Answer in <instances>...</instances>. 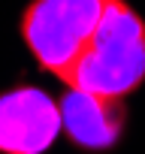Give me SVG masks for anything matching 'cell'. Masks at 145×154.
<instances>
[{"label":"cell","mask_w":145,"mask_h":154,"mask_svg":"<svg viewBox=\"0 0 145 154\" xmlns=\"http://www.w3.org/2000/svg\"><path fill=\"white\" fill-rule=\"evenodd\" d=\"M112 0H30L18 15V36L33 63L69 85Z\"/></svg>","instance_id":"6da1fadb"},{"label":"cell","mask_w":145,"mask_h":154,"mask_svg":"<svg viewBox=\"0 0 145 154\" xmlns=\"http://www.w3.org/2000/svg\"><path fill=\"white\" fill-rule=\"evenodd\" d=\"M145 85V18L127 3L112 0L85 57L66 88L127 100Z\"/></svg>","instance_id":"7a4b0ae2"},{"label":"cell","mask_w":145,"mask_h":154,"mask_svg":"<svg viewBox=\"0 0 145 154\" xmlns=\"http://www.w3.org/2000/svg\"><path fill=\"white\" fill-rule=\"evenodd\" d=\"M57 139V97L24 82L0 91V154H48Z\"/></svg>","instance_id":"3957f363"},{"label":"cell","mask_w":145,"mask_h":154,"mask_svg":"<svg viewBox=\"0 0 145 154\" xmlns=\"http://www.w3.org/2000/svg\"><path fill=\"white\" fill-rule=\"evenodd\" d=\"M60 106V136L79 151L106 154L115 151L127 133V100L103 97L82 88H66L57 97Z\"/></svg>","instance_id":"277c9868"}]
</instances>
